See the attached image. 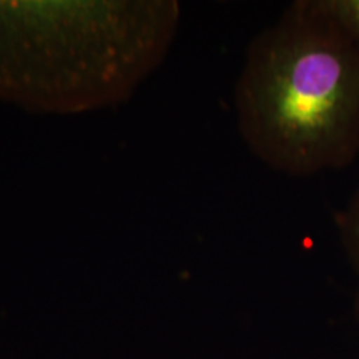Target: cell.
Listing matches in <instances>:
<instances>
[{"mask_svg": "<svg viewBox=\"0 0 359 359\" xmlns=\"http://www.w3.org/2000/svg\"><path fill=\"white\" fill-rule=\"evenodd\" d=\"M308 4L359 50V0H308Z\"/></svg>", "mask_w": 359, "mask_h": 359, "instance_id": "3957f363", "label": "cell"}, {"mask_svg": "<svg viewBox=\"0 0 359 359\" xmlns=\"http://www.w3.org/2000/svg\"><path fill=\"white\" fill-rule=\"evenodd\" d=\"M238 130L269 168L306 177L359 158V50L296 0L246 48Z\"/></svg>", "mask_w": 359, "mask_h": 359, "instance_id": "6da1fadb", "label": "cell"}, {"mask_svg": "<svg viewBox=\"0 0 359 359\" xmlns=\"http://www.w3.org/2000/svg\"><path fill=\"white\" fill-rule=\"evenodd\" d=\"M334 226L348 263L351 264L354 275L358 278L356 313L359 314V187L346 201V205L341 206L334 213Z\"/></svg>", "mask_w": 359, "mask_h": 359, "instance_id": "7a4b0ae2", "label": "cell"}]
</instances>
